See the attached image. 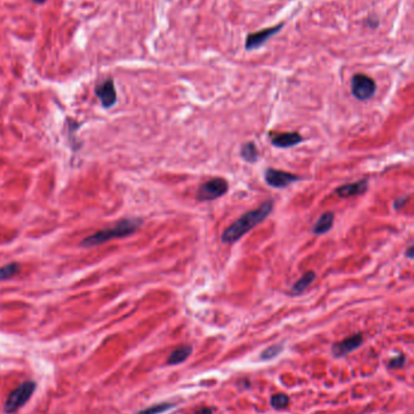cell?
Returning a JSON list of instances; mask_svg holds the SVG:
<instances>
[{
	"mask_svg": "<svg viewBox=\"0 0 414 414\" xmlns=\"http://www.w3.org/2000/svg\"><path fill=\"white\" fill-rule=\"evenodd\" d=\"M191 352H193V346L191 345H180L171 352L167 358V363L170 366H174V364L184 362L186 358L190 356Z\"/></svg>",
	"mask_w": 414,
	"mask_h": 414,
	"instance_id": "13",
	"label": "cell"
},
{
	"mask_svg": "<svg viewBox=\"0 0 414 414\" xmlns=\"http://www.w3.org/2000/svg\"><path fill=\"white\" fill-rule=\"evenodd\" d=\"M37 384L33 380H27L21 384L17 389H15L10 395L8 396L7 401H5L4 409L7 413H15L19 410L25 403L27 402L33 392L36 391Z\"/></svg>",
	"mask_w": 414,
	"mask_h": 414,
	"instance_id": "3",
	"label": "cell"
},
{
	"mask_svg": "<svg viewBox=\"0 0 414 414\" xmlns=\"http://www.w3.org/2000/svg\"><path fill=\"white\" fill-rule=\"evenodd\" d=\"M143 224V221L141 218H130V220H122L115 224V226L109 227V228L102 229L100 232L95 233V234L87 236L81 241V246L83 247H93L98 246L104 243H108L110 240L120 238H126L130 236L138 230L139 227Z\"/></svg>",
	"mask_w": 414,
	"mask_h": 414,
	"instance_id": "2",
	"label": "cell"
},
{
	"mask_svg": "<svg viewBox=\"0 0 414 414\" xmlns=\"http://www.w3.org/2000/svg\"><path fill=\"white\" fill-rule=\"evenodd\" d=\"M284 27V23H280L278 26H273V27L269 28H264L262 31L255 32V33H251L247 36L246 42H245V48L246 50H253V49H258L259 46H262L265 42L270 39L273 36H275L276 33H279L281 31V28Z\"/></svg>",
	"mask_w": 414,
	"mask_h": 414,
	"instance_id": "7",
	"label": "cell"
},
{
	"mask_svg": "<svg viewBox=\"0 0 414 414\" xmlns=\"http://www.w3.org/2000/svg\"><path fill=\"white\" fill-rule=\"evenodd\" d=\"M270 404H272L275 409H285V408L290 404V397H288V395H286V393H276V395L272 396Z\"/></svg>",
	"mask_w": 414,
	"mask_h": 414,
	"instance_id": "18",
	"label": "cell"
},
{
	"mask_svg": "<svg viewBox=\"0 0 414 414\" xmlns=\"http://www.w3.org/2000/svg\"><path fill=\"white\" fill-rule=\"evenodd\" d=\"M264 178L268 185L273 186V188L282 189L290 184H292L294 182H297V180H299L300 177L296 176V174L293 173H290V172L268 168V170L265 171Z\"/></svg>",
	"mask_w": 414,
	"mask_h": 414,
	"instance_id": "6",
	"label": "cell"
},
{
	"mask_svg": "<svg viewBox=\"0 0 414 414\" xmlns=\"http://www.w3.org/2000/svg\"><path fill=\"white\" fill-rule=\"evenodd\" d=\"M404 362H406V356L404 355H397V356L390 358L389 362H387V367L391 369H396V368H402V367L404 366Z\"/></svg>",
	"mask_w": 414,
	"mask_h": 414,
	"instance_id": "20",
	"label": "cell"
},
{
	"mask_svg": "<svg viewBox=\"0 0 414 414\" xmlns=\"http://www.w3.org/2000/svg\"><path fill=\"white\" fill-rule=\"evenodd\" d=\"M316 279V274L314 272H307L305 274H303V276L300 278L298 281L296 282L291 288V293L292 294H300L302 292H304L305 290L313 284L314 280Z\"/></svg>",
	"mask_w": 414,
	"mask_h": 414,
	"instance_id": "14",
	"label": "cell"
},
{
	"mask_svg": "<svg viewBox=\"0 0 414 414\" xmlns=\"http://www.w3.org/2000/svg\"><path fill=\"white\" fill-rule=\"evenodd\" d=\"M177 406L176 402H161V403H156L153 404V406H149L144 409L139 410L136 414H161L165 413L166 410L172 409Z\"/></svg>",
	"mask_w": 414,
	"mask_h": 414,
	"instance_id": "16",
	"label": "cell"
},
{
	"mask_svg": "<svg viewBox=\"0 0 414 414\" xmlns=\"http://www.w3.org/2000/svg\"><path fill=\"white\" fill-rule=\"evenodd\" d=\"M227 191H228V182L224 178L217 177L201 184L196 196L199 201H212L223 196Z\"/></svg>",
	"mask_w": 414,
	"mask_h": 414,
	"instance_id": "4",
	"label": "cell"
},
{
	"mask_svg": "<svg viewBox=\"0 0 414 414\" xmlns=\"http://www.w3.org/2000/svg\"><path fill=\"white\" fill-rule=\"evenodd\" d=\"M273 200H267L258 207L257 210L247 212L235 221L232 226L228 227L222 234V241L224 244H233L240 240L245 234L252 230L256 226L261 224L273 212Z\"/></svg>",
	"mask_w": 414,
	"mask_h": 414,
	"instance_id": "1",
	"label": "cell"
},
{
	"mask_svg": "<svg viewBox=\"0 0 414 414\" xmlns=\"http://www.w3.org/2000/svg\"><path fill=\"white\" fill-rule=\"evenodd\" d=\"M20 267L17 263H10L0 268V280H8L19 273Z\"/></svg>",
	"mask_w": 414,
	"mask_h": 414,
	"instance_id": "19",
	"label": "cell"
},
{
	"mask_svg": "<svg viewBox=\"0 0 414 414\" xmlns=\"http://www.w3.org/2000/svg\"><path fill=\"white\" fill-rule=\"evenodd\" d=\"M375 86L374 80L366 74H355L351 79V92L358 101H367L374 96Z\"/></svg>",
	"mask_w": 414,
	"mask_h": 414,
	"instance_id": "5",
	"label": "cell"
},
{
	"mask_svg": "<svg viewBox=\"0 0 414 414\" xmlns=\"http://www.w3.org/2000/svg\"><path fill=\"white\" fill-rule=\"evenodd\" d=\"M240 154L245 161L251 162V164H253V162H256L258 160V149L253 142L244 143L243 147H241Z\"/></svg>",
	"mask_w": 414,
	"mask_h": 414,
	"instance_id": "15",
	"label": "cell"
},
{
	"mask_svg": "<svg viewBox=\"0 0 414 414\" xmlns=\"http://www.w3.org/2000/svg\"><path fill=\"white\" fill-rule=\"evenodd\" d=\"M282 351H284V346H282L281 344L272 345V346H269V348H267L265 350H263V351H262L261 356H259V360H261V361L273 360V358L278 357Z\"/></svg>",
	"mask_w": 414,
	"mask_h": 414,
	"instance_id": "17",
	"label": "cell"
},
{
	"mask_svg": "<svg viewBox=\"0 0 414 414\" xmlns=\"http://www.w3.org/2000/svg\"><path fill=\"white\" fill-rule=\"evenodd\" d=\"M333 223H334L333 212H331V211L325 212V214H322L321 216H320L319 220H317L316 223L314 224L311 232H313L315 235H323L332 229Z\"/></svg>",
	"mask_w": 414,
	"mask_h": 414,
	"instance_id": "12",
	"label": "cell"
},
{
	"mask_svg": "<svg viewBox=\"0 0 414 414\" xmlns=\"http://www.w3.org/2000/svg\"><path fill=\"white\" fill-rule=\"evenodd\" d=\"M404 255H406L407 258L414 259V244L410 247H408V250L406 251V253H404Z\"/></svg>",
	"mask_w": 414,
	"mask_h": 414,
	"instance_id": "22",
	"label": "cell"
},
{
	"mask_svg": "<svg viewBox=\"0 0 414 414\" xmlns=\"http://www.w3.org/2000/svg\"><path fill=\"white\" fill-rule=\"evenodd\" d=\"M362 343L363 334L355 333L352 334V336L346 337L345 339L340 340V342L334 343L333 345H332V352H333V355L336 357H343L360 348V346L362 345Z\"/></svg>",
	"mask_w": 414,
	"mask_h": 414,
	"instance_id": "8",
	"label": "cell"
},
{
	"mask_svg": "<svg viewBox=\"0 0 414 414\" xmlns=\"http://www.w3.org/2000/svg\"><path fill=\"white\" fill-rule=\"evenodd\" d=\"M367 186H368V182H367L366 179H361L357 180V182L340 185L339 188H337L336 193L339 195L340 197L357 196V195H362L366 193Z\"/></svg>",
	"mask_w": 414,
	"mask_h": 414,
	"instance_id": "11",
	"label": "cell"
},
{
	"mask_svg": "<svg viewBox=\"0 0 414 414\" xmlns=\"http://www.w3.org/2000/svg\"><path fill=\"white\" fill-rule=\"evenodd\" d=\"M34 3H38V4H42V3L45 2V0H33Z\"/></svg>",
	"mask_w": 414,
	"mask_h": 414,
	"instance_id": "23",
	"label": "cell"
},
{
	"mask_svg": "<svg viewBox=\"0 0 414 414\" xmlns=\"http://www.w3.org/2000/svg\"><path fill=\"white\" fill-rule=\"evenodd\" d=\"M303 142V137L298 132H284V133H275L272 136V143L276 148H287L294 147Z\"/></svg>",
	"mask_w": 414,
	"mask_h": 414,
	"instance_id": "10",
	"label": "cell"
},
{
	"mask_svg": "<svg viewBox=\"0 0 414 414\" xmlns=\"http://www.w3.org/2000/svg\"><path fill=\"white\" fill-rule=\"evenodd\" d=\"M95 91L104 108H110L116 103V91L113 79H107L103 83L98 84Z\"/></svg>",
	"mask_w": 414,
	"mask_h": 414,
	"instance_id": "9",
	"label": "cell"
},
{
	"mask_svg": "<svg viewBox=\"0 0 414 414\" xmlns=\"http://www.w3.org/2000/svg\"><path fill=\"white\" fill-rule=\"evenodd\" d=\"M195 414H214V412L210 407H201L195 412Z\"/></svg>",
	"mask_w": 414,
	"mask_h": 414,
	"instance_id": "21",
	"label": "cell"
}]
</instances>
